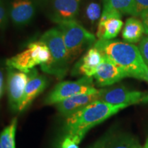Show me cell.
I'll return each mask as SVG.
<instances>
[{"instance_id": "obj_1", "label": "cell", "mask_w": 148, "mask_h": 148, "mask_svg": "<svg viewBox=\"0 0 148 148\" xmlns=\"http://www.w3.org/2000/svg\"><path fill=\"white\" fill-rule=\"evenodd\" d=\"M127 106L125 104L112 105L101 100L94 101L66 116L62 128L64 137L69 136L79 144L89 130Z\"/></svg>"}, {"instance_id": "obj_2", "label": "cell", "mask_w": 148, "mask_h": 148, "mask_svg": "<svg viewBox=\"0 0 148 148\" xmlns=\"http://www.w3.org/2000/svg\"><path fill=\"white\" fill-rule=\"evenodd\" d=\"M93 47L121 67L127 77L148 81V68L136 46L117 40H99Z\"/></svg>"}, {"instance_id": "obj_3", "label": "cell", "mask_w": 148, "mask_h": 148, "mask_svg": "<svg viewBox=\"0 0 148 148\" xmlns=\"http://www.w3.org/2000/svg\"><path fill=\"white\" fill-rule=\"evenodd\" d=\"M40 40L47 46L51 56L50 63L40 66L41 69L45 73L62 78L68 71L71 60L62 33L58 28H51L42 35Z\"/></svg>"}, {"instance_id": "obj_4", "label": "cell", "mask_w": 148, "mask_h": 148, "mask_svg": "<svg viewBox=\"0 0 148 148\" xmlns=\"http://www.w3.org/2000/svg\"><path fill=\"white\" fill-rule=\"evenodd\" d=\"M54 22L58 24V29L62 33L71 60L95 41L94 34L75 19L56 20Z\"/></svg>"}, {"instance_id": "obj_5", "label": "cell", "mask_w": 148, "mask_h": 148, "mask_svg": "<svg viewBox=\"0 0 148 148\" xmlns=\"http://www.w3.org/2000/svg\"><path fill=\"white\" fill-rule=\"evenodd\" d=\"M51 60L49 48L43 42L39 40L29 43L27 49L7 59L5 64L8 67L27 73L36 65L47 64Z\"/></svg>"}, {"instance_id": "obj_6", "label": "cell", "mask_w": 148, "mask_h": 148, "mask_svg": "<svg viewBox=\"0 0 148 148\" xmlns=\"http://www.w3.org/2000/svg\"><path fill=\"white\" fill-rule=\"evenodd\" d=\"M94 88H95L94 87L92 77L84 75L76 81L62 82L57 84L46 97L45 103L46 105L56 104L66 98L77 94L84 93Z\"/></svg>"}, {"instance_id": "obj_7", "label": "cell", "mask_w": 148, "mask_h": 148, "mask_svg": "<svg viewBox=\"0 0 148 148\" xmlns=\"http://www.w3.org/2000/svg\"><path fill=\"white\" fill-rule=\"evenodd\" d=\"M27 73L8 67L7 90L11 109L18 111L27 82Z\"/></svg>"}, {"instance_id": "obj_8", "label": "cell", "mask_w": 148, "mask_h": 148, "mask_svg": "<svg viewBox=\"0 0 148 148\" xmlns=\"http://www.w3.org/2000/svg\"><path fill=\"white\" fill-rule=\"evenodd\" d=\"M144 92L138 90H130L124 87L101 89L99 100L112 105L127 106L138 103L145 97Z\"/></svg>"}, {"instance_id": "obj_9", "label": "cell", "mask_w": 148, "mask_h": 148, "mask_svg": "<svg viewBox=\"0 0 148 148\" xmlns=\"http://www.w3.org/2000/svg\"><path fill=\"white\" fill-rule=\"evenodd\" d=\"M99 97L100 90L94 88L93 90L84 93L77 94L71 97L66 98L56 105L58 112L66 117L88 106L90 103L99 100Z\"/></svg>"}, {"instance_id": "obj_10", "label": "cell", "mask_w": 148, "mask_h": 148, "mask_svg": "<svg viewBox=\"0 0 148 148\" xmlns=\"http://www.w3.org/2000/svg\"><path fill=\"white\" fill-rule=\"evenodd\" d=\"M121 14L113 10H103L98 23L97 36L99 40H110L119 34L123 27Z\"/></svg>"}, {"instance_id": "obj_11", "label": "cell", "mask_w": 148, "mask_h": 148, "mask_svg": "<svg viewBox=\"0 0 148 148\" xmlns=\"http://www.w3.org/2000/svg\"><path fill=\"white\" fill-rule=\"evenodd\" d=\"M27 77L28 79L23 98L18 106V111L19 112L25 110L35 98L45 89L47 84L46 77L40 75L35 68L27 73Z\"/></svg>"}, {"instance_id": "obj_12", "label": "cell", "mask_w": 148, "mask_h": 148, "mask_svg": "<svg viewBox=\"0 0 148 148\" xmlns=\"http://www.w3.org/2000/svg\"><path fill=\"white\" fill-rule=\"evenodd\" d=\"M103 57V62L98 66L97 72L93 75L99 86H110L127 77L126 73L121 67L107 57Z\"/></svg>"}, {"instance_id": "obj_13", "label": "cell", "mask_w": 148, "mask_h": 148, "mask_svg": "<svg viewBox=\"0 0 148 148\" xmlns=\"http://www.w3.org/2000/svg\"><path fill=\"white\" fill-rule=\"evenodd\" d=\"M103 56L97 48L92 47L87 51L73 70V74H81L92 77L97 72L98 66L103 62Z\"/></svg>"}, {"instance_id": "obj_14", "label": "cell", "mask_w": 148, "mask_h": 148, "mask_svg": "<svg viewBox=\"0 0 148 148\" xmlns=\"http://www.w3.org/2000/svg\"><path fill=\"white\" fill-rule=\"evenodd\" d=\"M36 10L33 0H14L10 7V18L16 24H26L34 17Z\"/></svg>"}, {"instance_id": "obj_15", "label": "cell", "mask_w": 148, "mask_h": 148, "mask_svg": "<svg viewBox=\"0 0 148 148\" xmlns=\"http://www.w3.org/2000/svg\"><path fill=\"white\" fill-rule=\"evenodd\" d=\"M79 0H52V20L75 19L79 11Z\"/></svg>"}, {"instance_id": "obj_16", "label": "cell", "mask_w": 148, "mask_h": 148, "mask_svg": "<svg viewBox=\"0 0 148 148\" xmlns=\"http://www.w3.org/2000/svg\"><path fill=\"white\" fill-rule=\"evenodd\" d=\"M145 33L143 22L139 19L131 17L127 18L122 32V37L128 42H137Z\"/></svg>"}, {"instance_id": "obj_17", "label": "cell", "mask_w": 148, "mask_h": 148, "mask_svg": "<svg viewBox=\"0 0 148 148\" xmlns=\"http://www.w3.org/2000/svg\"><path fill=\"white\" fill-rule=\"evenodd\" d=\"M103 10H113L135 16L134 0H104Z\"/></svg>"}, {"instance_id": "obj_18", "label": "cell", "mask_w": 148, "mask_h": 148, "mask_svg": "<svg viewBox=\"0 0 148 148\" xmlns=\"http://www.w3.org/2000/svg\"><path fill=\"white\" fill-rule=\"evenodd\" d=\"M139 145L137 139L128 134H119L111 136L106 148H136Z\"/></svg>"}, {"instance_id": "obj_19", "label": "cell", "mask_w": 148, "mask_h": 148, "mask_svg": "<svg viewBox=\"0 0 148 148\" xmlns=\"http://www.w3.org/2000/svg\"><path fill=\"white\" fill-rule=\"evenodd\" d=\"M17 119L14 117L8 126L5 127L0 134V141L2 148H16L15 134Z\"/></svg>"}, {"instance_id": "obj_20", "label": "cell", "mask_w": 148, "mask_h": 148, "mask_svg": "<svg viewBox=\"0 0 148 148\" xmlns=\"http://www.w3.org/2000/svg\"><path fill=\"white\" fill-rule=\"evenodd\" d=\"M86 16L90 21L94 22L101 17V8L97 3H89L86 10Z\"/></svg>"}, {"instance_id": "obj_21", "label": "cell", "mask_w": 148, "mask_h": 148, "mask_svg": "<svg viewBox=\"0 0 148 148\" xmlns=\"http://www.w3.org/2000/svg\"><path fill=\"white\" fill-rule=\"evenodd\" d=\"M138 49L142 58L148 68V36H144L138 45Z\"/></svg>"}, {"instance_id": "obj_22", "label": "cell", "mask_w": 148, "mask_h": 148, "mask_svg": "<svg viewBox=\"0 0 148 148\" xmlns=\"http://www.w3.org/2000/svg\"><path fill=\"white\" fill-rule=\"evenodd\" d=\"M135 16L141 15L148 11V0H134Z\"/></svg>"}, {"instance_id": "obj_23", "label": "cell", "mask_w": 148, "mask_h": 148, "mask_svg": "<svg viewBox=\"0 0 148 148\" xmlns=\"http://www.w3.org/2000/svg\"><path fill=\"white\" fill-rule=\"evenodd\" d=\"M60 148H79L78 144L75 143L71 138L69 136L64 137V139L60 144Z\"/></svg>"}, {"instance_id": "obj_24", "label": "cell", "mask_w": 148, "mask_h": 148, "mask_svg": "<svg viewBox=\"0 0 148 148\" xmlns=\"http://www.w3.org/2000/svg\"><path fill=\"white\" fill-rule=\"evenodd\" d=\"M110 134H107L102 136L101 138H99L97 142H95L90 148H106V143L110 138Z\"/></svg>"}, {"instance_id": "obj_25", "label": "cell", "mask_w": 148, "mask_h": 148, "mask_svg": "<svg viewBox=\"0 0 148 148\" xmlns=\"http://www.w3.org/2000/svg\"><path fill=\"white\" fill-rule=\"evenodd\" d=\"M6 21V13L4 5L1 0H0V26H2Z\"/></svg>"}, {"instance_id": "obj_26", "label": "cell", "mask_w": 148, "mask_h": 148, "mask_svg": "<svg viewBox=\"0 0 148 148\" xmlns=\"http://www.w3.org/2000/svg\"><path fill=\"white\" fill-rule=\"evenodd\" d=\"M140 17L143 19V23L145 27V33L148 34V11L141 14Z\"/></svg>"}, {"instance_id": "obj_27", "label": "cell", "mask_w": 148, "mask_h": 148, "mask_svg": "<svg viewBox=\"0 0 148 148\" xmlns=\"http://www.w3.org/2000/svg\"><path fill=\"white\" fill-rule=\"evenodd\" d=\"M3 72L0 69V97L3 92Z\"/></svg>"}, {"instance_id": "obj_28", "label": "cell", "mask_w": 148, "mask_h": 148, "mask_svg": "<svg viewBox=\"0 0 148 148\" xmlns=\"http://www.w3.org/2000/svg\"><path fill=\"white\" fill-rule=\"evenodd\" d=\"M140 102L143 103H148V95H145V97H144L143 98V99H142Z\"/></svg>"}, {"instance_id": "obj_29", "label": "cell", "mask_w": 148, "mask_h": 148, "mask_svg": "<svg viewBox=\"0 0 148 148\" xmlns=\"http://www.w3.org/2000/svg\"><path fill=\"white\" fill-rule=\"evenodd\" d=\"M143 148H148V138L147 140H146L145 144V145H144V147Z\"/></svg>"}, {"instance_id": "obj_30", "label": "cell", "mask_w": 148, "mask_h": 148, "mask_svg": "<svg viewBox=\"0 0 148 148\" xmlns=\"http://www.w3.org/2000/svg\"><path fill=\"white\" fill-rule=\"evenodd\" d=\"M136 148H143V147H141V146H140V145H138L137 146V147H136Z\"/></svg>"}, {"instance_id": "obj_31", "label": "cell", "mask_w": 148, "mask_h": 148, "mask_svg": "<svg viewBox=\"0 0 148 148\" xmlns=\"http://www.w3.org/2000/svg\"><path fill=\"white\" fill-rule=\"evenodd\" d=\"M0 148H2V146H1V141H0Z\"/></svg>"}, {"instance_id": "obj_32", "label": "cell", "mask_w": 148, "mask_h": 148, "mask_svg": "<svg viewBox=\"0 0 148 148\" xmlns=\"http://www.w3.org/2000/svg\"><path fill=\"white\" fill-rule=\"evenodd\" d=\"M147 79H148V71H147ZM147 82H148V81H147Z\"/></svg>"}]
</instances>
